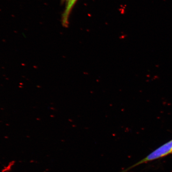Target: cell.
<instances>
[{
    "mask_svg": "<svg viewBox=\"0 0 172 172\" xmlns=\"http://www.w3.org/2000/svg\"><path fill=\"white\" fill-rule=\"evenodd\" d=\"M77 0H71L66 6V9L62 16V24L65 27H67L69 25V18L70 15Z\"/></svg>",
    "mask_w": 172,
    "mask_h": 172,
    "instance_id": "7a4b0ae2",
    "label": "cell"
},
{
    "mask_svg": "<svg viewBox=\"0 0 172 172\" xmlns=\"http://www.w3.org/2000/svg\"><path fill=\"white\" fill-rule=\"evenodd\" d=\"M171 153H172V140L166 143L155 150L153 151L145 158L143 159L139 162L136 163L128 168L123 170L121 172H128L132 168L141 164L160 158Z\"/></svg>",
    "mask_w": 172,
    "mask_h": 172,
    "instance_id": "6da1fadb",
    "label": "cell"
},
{
    "mask_svg": "<svg viewBox=\"0 0 172 172\" xmlns=\"http://www.w3.org/2000/svg\"><path fill=\"white\" fill-rule=\"evenodd\" d=\"M62 1L63 2H66V3H67V4L68 3H69L71 0H62Z\"/></svg>",
    "mask_w": 172,
    "mask_h": 172,
    "instance_id": "3957f363",
    "label": "cell"
}]
</instances>
